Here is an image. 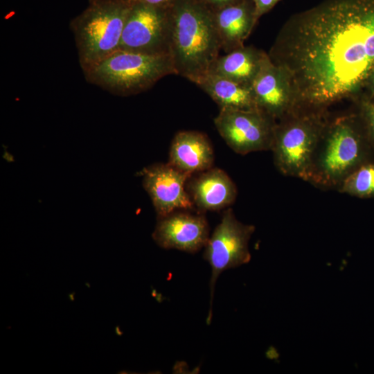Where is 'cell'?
Instances as JSON below:
<instances>
[{
	"instance_id": "6da1fadb",
	"label": "cell",
	"mask_w": 374,
	"mask_h": 374,
	"mask_svg": "<svg viewBox=\"0 0 374 374\" xmlns=\"http://www.w3.org/2000/svg\"><path fill=\"white\" fill-rule=\"evenodd\" d=\"M296 109L326 112L355 97L374 69V0H325L291 17L269 53Z\"/></svg>"
},
{
	"instance_id": "7a4b0ae2",
	"label": "cell",
	"mask_w": 374,
	"mask_h": 374,
	"mask_svg": "<svg viewBox=\"0 0 374 374\" xmlns=\"http://www.w3.org/2000/svg\"><path fill=\"white\" fill-rule=\"evenodd\" d=\"M169 11V53L176 73L196 84L221 50L213 12L197 0H172Z\"/></svg>"
},
{
	"instance_id": "3957f363",
	"label": "cell",
	"mask_w": 374,
	"mask_h": 374,
	"mask_svg": "<svg viewBox=\"0 0 374 374\" xmlns=\"http://www.w3.org/2000/svg\"><path fill=\"white\" fill-rule=\"evenodd\" d=\"M373 150L358 114L328 121L307 181L337 190L348 175L371 161Z\"/></svg>"
},
{
	"instance_id": "277c9868",
	"label": "cell",
	"mask_w": 374,
	"mask_h": 374,
	"mask_svg": "<svg viewBox=\"0 0 374 374\" xmlns=\"http://www.w3.org/2000/svg\"><path fill=\"white\" fill-rule=\"evenodd\" d=\"M134 0H89L70 22L80 66L84 71L119 50Z\"/></svg>"
},
{
	"instance_id": "5b68a950",
	"label": "cell",
	"mask_w": 374,
	"mask_h": 374,
	"mask_svg": "<svg viewBox=\"0 0 374 374\" xmlns=\"http://www.w3.org/2000/svg\"><path fill=\"white\" fill-rule=\"evenodd\" d=\"M328 121L326 112L298 108L276 121L271 150L282 174L308 181Z\"/></svg>"
},
{
	"instance_id": "8992f818",
	"label": "cell",
	"mask_w": 374,
	"mask_h": 374,
	"mask_svg": "<svg viewBox=\"0 0 374 374\" xmlns=\"http://www.w3.org/2000/svg\"><path fill=\"white\" fill-rule=\"evenodd\" d=\"M83 73L88 82L121 96L143 92L163 77L177 75L170 54L148 55L122 50Z\"/></svg>"
},
{
	"instance_id": "52a82bcc",
	"label": "cell",
	"mask_w": 374,
	"mask_h": 374,
	"mask_svg": "<svg viewBox=\"0 0 374 374\" xmlns=\"http://www.w3.org/2000/svg\"><path fill=\"white\" fill-rule=\"evenodd\" d=\"M255 231L253 225L238 221L231 208L226 210L204 247V258L211 267L209 283L210 303L207 324L212 317V305L217 278L224 270L250 261L249 241Z\"/></svg>"
},
{
	"instance_id": "ba28073f",
	"label": "cell",
	"mask_w": 374,
	"mask_h": 374,
	"mask_svg": "<svg viewBox=\"0 0 374 374\" xmlns=\"http://www.w3.org/2000/svg\"><path fill=\"white\" fill-rule=\"evenodd\" d=\"M169 7L134 0L129 12L119 50L148 55L170 54Z\"/></svg>"
},
{
	"instance_id": "9c48e42d",
	"label": "cell",
	"mask_w": 374,
	"mask_h": 374,
	"mask_svg": "<svg viewBox=\"0 0 374 374\" xmlns=\"http://www.w3.org/2000/svg\"><path fill=\"white\" fill-rule=\"evenodd\" d=\"M276 121L259 109H220L214 118L219 134L235 153L271 150Z\"/></svg>"
},
{
	"instance_id": "30bf717a",
	"label": "cell",
	"mask_w": 374,
	"mask_h": 374,
	"mask_svg": "<svg viewBox=\"0 0 374 374\" xmlns=\"http://www.w3.org/2000/svg\"><path fill=\"white\" fill-rule=\"evenodd\" d=\"M143 186L149 195L158 217L195 206L186 185L192 175L168 162L153 164L141 171Z\"/></svg>"
},
{
	"instance_id": "8fae6325",
	"label": "cell",
	"mask_w": 374,
	"mask_h": 374,
	"mask_svg": "<svg viewBox=\"0 0 374 374\" xmlns=\"http://www.w3.org/2000/svg\"><path fill=\"white\" fill-rule=\"evenodd\" d=\"M179 210L158 217L152 238L161 247L194 253L205 247L209 226L205 216Z\"/></svg>"
},
{
	"instance_id": "7c38bea8",
	"label": "cell",
	"mask_w": 374,
	"mask_h": 374,
	"mask_svg": "<svg viewBox=\"0 0 374 374\" xmlns=\"http://www.w3.org/2000/svg\"><path fill=\"white\" fill-rule=\"evenodd\" d=\"M251 88L258 108L276 121L296 108L295 98L286 76L271 61L267 53Z\"/></svg>"
},
{
	"instance_id": "4fadbf2b",
	"label": "cell",
	"mask_w": 374,
	"mask_h": 374,
	"mask_svg": "<svg viewBox=\"0 0 374 374\" xmlns=\"http://www.w3.org/2000/svg\"><path fill=\"white\" fill-rule=\"evenodd\" d=\"M188 179L187 190L201 211H217L231 206L237 197V188L226 172L212 167Z\"/></svg>"
},
{
	"instance_id": "5bb4252c",
	"label": "cell",
	"mask_w": 374,
	"mask_h": 374,
	"mask_svg": "<svg viewBox=\"0 0 374 374\" xmlns=\"http://www.w3.org/2000/svg\"><path fill=\"white\" fill-rule=\"evenodd\" d=\"M214 152L208 136L197 131L177 132L169 151L168 163L190 175L213 167Z\"/></svg>"
},
{
	"instance_id": "9a60e30c",
	"label": "cell",
	"mask_w": 374,
	"mask_h": 374,
	"mask_svg": "<svg viewBox=\"0 0 374 374\" xmlns=\"http://www.w3.org/2000/svg\"><path fill=\"white\" fill-rule=\"evenodd\" d=\"M213 12L221 49L226 53L244 46L258 21L253 0H239Z\"/></svg>"
},
{
	"instance_id": "2e32d148",
	"label": "cell",
	"mask_w": 374,
	"mask_h": 374,
	"mask_svg": "<svg viewBox=\"0 0 374 374\" xmlns=\"http://www.w3.org/2000/svg\"><path fill=\"white\" fill-rule=\"evenodd\" d=\"M265 55L266 53L253 46H243L219 55L208 73L251 87Z\"/></svg>"
},
{
	"instance_id": "e0dca14e",
	"label": "cell",
	"mask_w": 374,
	"mask_h": 374,
	"mask_svg": "<svg viewBox=\"0 0 374 374\" xmlns=\"http://www.w3.org/2000/svg\"><path fill=\"white\" fill-rule=\"evenodd\" d=\"M196 84L215 102L220 109H258L251 87L208 73Z\"/></svg>"
},
{
	"instance_id": "ac0fdd59",
	"label": "cell",
	"mask_w": 374,
	"mask_h": 374,
	"mask_svg": "<svg viewBox=\"0 0 374 374\" xmlns=\"http://www.w3.org/2000/svg\"><path fill=\"white\" fill-rule=\"evenodd\" d=\"M341 193L359 198L374 197V163H366L348 175L337 188Z\"/></svg>"
},
{
	"instance_id": "d6986e66",
	"label": "cell",
	"mask_w": 374,
	"mask_h": 374,
	"mask_svg": "<svg viewBox=\"0 0 374 374\" xmlns=\"http://www.w3.org/2000/svg\"><path fill=\"white\" fill-rule=\"evenodd\" d=\"M358 114L374 148V97L364 98L361 100Z\"/></svg>"
},
{
	"instance_id": "ffe728a7",
	"label": "cell",
	"mask_w": 374,
	"mask_h": 374,
	"mask_svg": "<svg viewBox=\"0 0 374 374\" xmlns=\"http://www.w3.org/2000/svg\"><path fill=\"white\" fill-rule=\"evenodd\" d=\"M280 0H253L255 16L258 21L263 15L271 10Z\"/></svg>"
},
{
	"instance_id": "44dd1931",
	"label": "cell",
	"mask_w": 374,
	"mask_h": 374,
	"mask_svg": "<svg viewBox=\"0 0 374 374\" xmlns=\"http://www.w3.org/2000/svg\"><path fill=\"white\" fill-rule=\"evenodd\" d=\"M205 5L212 11L222 8L229 5L233 4L239 0H197Z\"/></svg>"
},
{
	"instance_id": "7402d4cb",
	"label": "cell",
	"mask_w": 374,
	"mask_h": 374,
	"mask_svg": "<svg viewBox=\"0 0 374 374\" xmlns=\"http://www.w3.org/2000/svg\"><path fill=\"white\" fill-rule=\"evenodd\" d=\"M150 5L168 8L170 6L172 0H140Z\"/></svg>"
},
{
	"instance_id": "603a6c76",
	"label": "cell",
	"mask_w": 374,
	"mask_h": 374,
	"mask_svg": "<svg viewBox=\"0 0 374 374\" xmlns=\"http://www.w3.org/2000/svg\"><path fill=\"white\" fill-rule=\"evenodd\" d=\"M368 84L371 86V96L374 97V69L370 75Z\"/></svg>"
}]
</instances>
